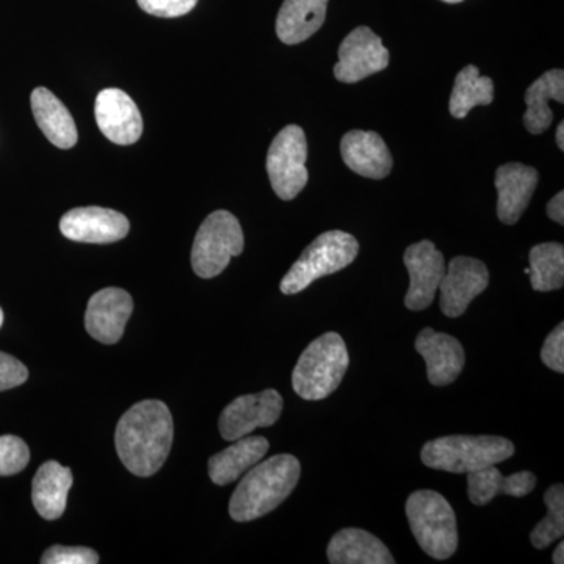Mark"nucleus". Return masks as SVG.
<instances>
[{"label": "nucleus", "mask_w": 564, "mask_h": 564, "mask_svg": "<svg viewBox=\"0 0 564 564\" xmlns=\"http://www.w3.org/2000/svg\"><path fill=\"white\" fill-rule=\"evenodd\" d=\"M514 444L502 436H445L423 445L425 466L451 474H469L507 462Z\"/></svg>", "instance_id": "obj_4"}, {"label": "nucleus", "mask_w": 564, "mask_h": 564, "mask_svg": "<svg viewBox=\"0 0 564 564\" xmlns=\"http://www.w3.org/2000/svg\"><path fill=\"white\" fill-rule=\"evenodd\" d=\"M43 564H96L99 555L90 547H69V545H52L44 552Z\"/></svg>", "instance_id": "obj_30"}, {"label": "nucleus", "mask_w": 564, "mask_h": 564, "mask_svg": "<svg viewBox=\"0 0 564 564\" xmlns=\"http://www.w3.org/2000/svg\"><path fill=\"white\" fill-rule=\"evenodd\" d=\"M131 223L120 212L104 207H77L63 215L61 231L80 243H113L124 239Z\"/></svg>", "instance_id": "obj_13"}, {"label": "nucleus", "mask_w": 564, "mask_h": 564, "mask_svg": "<svg viewBox=\"0 0 564 564\" xmlns=\"http://www.w3.org/2000/svg\"><path fill=\"white\" fill-rule=\"evenodd\" d=\"M31 462L29 445L18 436H0V477L20 474Z\"/></svg>", "instance_id": "obj_29"}, {"label": "nucleus", "mask_w": 564, "mask_h": 564, "mask_svg": "<svg viewBox=\"0 0 564 564\" xmlns=\"http://www.w3.org/2000/svg\"><path fill=\"white\" fill-rule=\"evenodd\" d=\"M488 284L489 272L484 262L466 256L452 259L440 284L441 311L445 317H462Z\"/></svg>", "instance_id": "obj_11"}, {"label": "nucleus", "mask_w": 564, "mask_h": 564, "mask_svg": "<svg viewBox=\"0 0 564 564\" xmlns=\"http://www.w3.org/2000/svg\"><path fill=\"white\" fill-rule=\"evenodd\" d=\"M329 0H284L276 18L278 39L289 46L303 43L318 32Z\"/></svg>", "instance_id": "obj_24"}, {"label": "nucleus", "mask_w": 564, "mask_h": 564, "mask_svg": "<svg viewBox=\"0 0 564 564\" xmlns=\"http://www.w3.org/2000/svg\"><path fill=\"white\" fill-rule=\"evenodd\" d=\"M556 144H558L560 150H564V124L560 122L558 129H556Z\"/></svg>", "instance_id": "obj_36"}, {"label": "nucleus", "mask_w": 564, "mask_h": 564, "mask_svg": "<svg viewBox=\"0 0 564 564\" xmlns=\"http://www.w3.org/2000/svg\"><path fill=\"white\" fill-rule=\"evenodd\" d=\"M415 350L425 359L426 375L433 386H448L462 375L466 364L463 345L451 334L422 329L415 339Z\"/></svg>", "instance_id": "obj_16"}, {"label": "nucleus", "mask_w": 564, "mask_h": 564, "mask_svg": "<svg viewBox=\"0 0 564 564\" xmlns=\"http://www.w3.org/2000/svg\"><path fill=\"white\" fill-rule=\"evenodd\" d=\"M269 448V441L263 436H245L234 441L226 451L209 459L210 480L218 486L234 484L252 466L262 462Z\"/></svg>", "instance_id": "obj_20"}, {"label": "nucleus", "mask_w": 564, "mask_h": 564, "mask_svg": "<svg viewBox=\"0 0 564 564\" xmlns=\"http://www.w3.org/2000/svg\"><path fill=\"white\" fill-rule=\"evenodd\" d=\"M544 503L547 516L530 533V541L540 551L562 540L564 534V486H551L544 494Z\"/></svg>", "instance_id": "obj_28"}, {"label": "nucleus", "mask_w": 564, "mask_h": 564, "mask_svg": "<svg viewBox=\"0 0 564 564\" xmlns=\"http://www.w3.org/2000/svg\"><path fill=\"white\" fill-rule=\"evenodd\" d=\"M530 284L533 291H558L564 285V247L540 243L530 250Z\"/></svg>", "instance_id": "obj_27"}, {"label": "nucleus", "mask_w": 564, "mask_h": 564, "mask_svg": "<svg viewBox=\"0 0 564 564\" xmlns=\"http://www.w3.org/2000/svg\"><path fill=\"white\" fill-rule=\"evenodd\" d=\"M343 161L351 172L369 180H384L392 170L388 144L377 132L350 131L340 141Z\"/></svg>", "instance_id": "obj_18"}, {"label": "nucleus", "mask_w": 564, "mask_h": 564, "mask_svg": "<svg viewBox=\"0 0 564 564\" xmlns=\"http://www.w3.org/2000/svg\"><path fill=\"white\" fill-rule=\"evenodd\" d=\"M538 181L540 176L536 170L522 163H505L497 169L496 180H494L499 193L497 215L503 225H516L521 220L522 214L532 199Z\"/></svg>", "instance_id": "obj_17"}, {"label": "nucleus", "mask_w": 564, "mask_h": 564, "mask_svg": "<svg viewBox=\"0 0 564 564\" xmlns=\"http://www.w3.org/2000/svg\"><path fill=\"white\" fill-rule=\"evenodd\" d=\"M140 9L158 18H180L191 13L198 0H137Z\"/></svg>", "instance_id": "obj_31"}, {"label": "nucleus", "mask_w": 564, "mask_h": 564, "mask_svg": "<svg viewBox=\"0 0 564 564\" xmlns=\"http://www.w3.org/2000/svg\"><path fill=\"white\" fill-rule=\"evenodd\" d=\"M28 378V367L20 359L0 351V392L24 384Z\"/></svg>", "instance_id": "obj_33"}, {"label": "nucleus", "mask_w": 564, "mask_h": 564, "mask_svg": "<svg viewBox=\"0 0 564 564\" xmlns=\"http://www.w3.org/2000/svg\"><path fill=\"white\" fill-rule=\"evenodd\" d=\"M494 101V82L481 76L477 66L469 65L459 70L451 96L452 117L463 120L477 106H489Z\"/></svg>", "instance_id": "obj_26"}, {"label": "nucleus", "mask_w": 564, "mask_h": 564, "mask_svg": "<svg viewBox=\"0 0 564 564\" xmlns=\"http://www.w3.org/2000/svg\"><path fill=\"white\" fill-rule=\"evenodd\" d=\"M534 486H536V477L529 470H521L510 477H503L502 473L497 469V464L467 474V496H469L470 502L477 507L488 505L499 494L511 497L529 496Z\"/></svg>", "instance_id": "obj_22"}, {"label": "nucleus", "mask_w": 564, "mask_h": 564, "mask_svg": "<svg viewBox=\"0 0 564 564\" xmlns=\"http://www.w3.org/2000/svg\"><path fill=\"white\" fill-rule=\"evenodd\" d=\"M173 436L169 406L159 400H144L133 404L118 422L115 445L129 473L151 477L169 458Z\"/></svg>", "instance_id": "obj_1"}, {"label": "nucleus", "mask_w": 564, "mask_h": 564, "mask_svg": "<svg viewBox=\"0 0 564 564\" xmlns=\"http://www.w3.org/2000/svg\"><path fill=\"white\" fill-rule=\"evenodd\" d=\"M133 311L132 296L118 288L96 292L88 302L85 328L93 339L111 345L120 343Z\"/></svg>", "instance_id": "obj_15"}, {"label": "nucleus", "mask_w": 564, "mask_h": 564, "mask_svg": "<svg viewBox=\"0 0 564 564\" xmlns=\"http://www.w3.org/2000/svg\"><path fill=\"white\" fill-rule=\"evenodd\" d=\"M302 466L292 455H274L247 470L229 502L234 521L250 522L272 513L299 485Z\"/></svg>", "instance_id": "obj_2"}, {"label": "nucleus", "mask_w": 564, "mask_h": 564, "mask_svg": "<svg viewBox=\"0 0 564 564\" xmlns=\"http://www.w3.org/2000/svg\"><path fill=\"white\" fill-rule=\"evenodd\" d=\"M564 102V73L563 69H552L534 80L525 93L527 111L524 124L527 131L533 135H540L551 128L554 121V111L549 102Z\"/></svg>", "instance_id": "obj_25"}, {"label": "nucleus", "mask_w": 564, "mask_h": 564, "mask_svg": "<svg viewBox=\"0 0 564 564\" xmlns=\"http://www.w3.org/2000/svg\"><path fill=\"white\" fill-rule=\"evenodd\" d=\"M389 58L380 36L369 28H358L340 44L334 76L344 84H356L388 68Z\"/></svg>", "instance_id": "obj_10"}, {"label": "nucleus", "mask_w": 564, "mask_h": 564, "mask_svg": "<svg viewBox=\"0 0 564 564\" xmlns=\"http://www.w3.org/2000/svg\"><path fill=\"white\" fill-rule=\"evenodd\" d=\"M31 102L36 124L54 147L69 150L77 143L76 122L54 93L43 87L35 88Z\"/></svg>", "instance_id": "obj_23"}, {"label": "nucleus", "mask_w": 564, "mask_h": 564, "mask_svg": "<svg viewBox=\"0 0 564 564\" xmlns=\"http://www.w3.org/2000/svg\"><path fill=\"white\" fill-rule=\"evenodd\" d=\"M282 408V397L274 389L239 397L223 410L218 421L223 440L234 443L254 430L274 425L281 417Z\"/></svg>", "instance_id": "obj_9"}, {"label": "nucleus", "mask_w": 564, "mask_h": 564, "mask_svg": "<svg viewBox=\"0 0 564 564\" xmlns=\"http://www.w3.org/2000/svg\"><path fill=\"white\" fill-rule=\"evenodd\" d=\"M359 243L351 234L328 231L318 236L292 269L282 278L281 292L295 295L310 288L314 281L334 274L350 265L358 258Z\"/></svg>", "instance_id": "obj_6"}, {"label": "nucleus", "mask_w": 564, "mask_h": 564, "mask_svg": "<svg viewBox=\"0 0 564 564\" xmlns=\"http://www.w3.org/2000/svg\"><path fill=\"white\" fill-rule=\"evenodd\" d=\"M245 237L239 220L228 210L210 214L196 232L192 267L204 280L225 272L232 258L242 254Z\"/></svg>", "instance_id": "obj_7"}, {"label": "nucleus", "mask_w": 564, "mask_h": 564, "mask_svg": "<svg viewBox=\"0 0 564 564\" xmlns=\"http://www.w3.org/2000/svg\"><path fill=\"white\" fill-rule=\"evenodd\" d=\"M347 345L337 333H326L307 345L292 373L293 391L303 400L326 399L332 395L348 370Z\"/></svg>", "instance_id": "obj_3"}, {"label": "nucleus", "mask_w": 564, "mask_h": 564, "mask_svg": "<svg viewBox=\"0 0 564 564\" xmlns=\"http://www.w3.org/2000/svg\"><path fill=\"white\" fill-rule=\"evenodd\" d=\"M95 117L99 131L111 143L128 147L139 141L143 133V118L128 93L107 88L99 93L95 104Z\"/></svg>", "instance_id": "obj_14"}, {"label": "nucleus", "mask_w": 564, "mask_h": 564, "mask_svg": "<svg viewBox=\"0 0 564 564\" xmlns=\"http://www.w3.org/2000/svg\"><path fill=\"white\" fill-rule=\"evenodd\" d=\"M403 262L410 273L404 306L410 311L426 310L432 306L445 274L444 254L430 240H422L408 247Z\"/></svg>", "instance_id": "obj_12"}, {"label": "nucleus", "mask_w": 564, "mask_h": 564, "mask_svg": "<svg viewBox=\"0 0 564 564\" xmlns=\"http://www.w3.org/2000/svg\"><path fill=\"white\" fill-rule=\"evenodd\" d=\"M328 562L332 564H393L383 541L361 529H344L329 541Z\"/></svg>", "instance_id": "obj_21"}, {"label": "nucleus", "mask_w": 564, "mask_h": 564, "mask_svg": "<svg viewBox=\"0 0 564 564\" xmlns=\"http://www.w3.org/2000/svg\"><path fill=\"white\" fill-rule=\"evenodd\" d=\"M406 516L411 532L422 551L447 560L458 549V527L452 505L440 492L423 489L408 497Z\"/></svg>", "instance_id": "obj_5"}, {"label": "nucleus", "mask_w": 564, "mask_h": 564, "mask_svg": "<svg viewBox=\"0 0 564 564\" xmlns=\"http://www.w3.org/2000/svg\"><path fill=\"white\" fill-rule=\"evenodd\" d=\"M554 564H563L564 563V544L560 541L558 545H556L554 551V560H552Z\"/></svg>", "instance_id": "obj_35"}, {"label": "nucleus", "mask_w": 564, "mask_h": 564, "mask_svg": "<svg viewBox=\"0 0 564 564\" xmlns=\"http://www.w3.org/2000/svg\"><path fill=\"white\" fill-rule=\"evenodd\" d=\"M541 361L555 370V372H564V325L560 323L558 326L549 334L547 339L541 348Z\"/></svg>", "instance_id": "obj_32"}, {"label": "nucleus", "mask_w": 564, "mask_h": 564, "mask_svg": "<svg viewBox=\"0 0 564 564\" xmlns=\"http://www.w3.org/2000/svg\"><path fill=\"white\" fill-rule=\"evenodd\" d=\"M73 486V473L61 463L47 462L33 477L32 502L36 513L46 521L62 518L68 503V492Z\"/></svg>", "instance_id": "obj_19"}, {"label": "nucleus", "mask_w": 564, "mask_h": 564, "mask_svg": "<svg viewBox=\"0 0 564 564\" xmlns=\"http://www.w3.org/2000/svg\"><path fill=\"white\" fill-rule=\"evenodd\" d=\"M445 3H459L463 2V0H443Z\"/></svg>", "instance_id": "obj_37"}, {"label": "nucleus", "mask_w": 564, "mask_h": 564, "mask_svg": "<svg viewBox=\"0 0 564 564\" xmlns=\"http://www.w3.org/2000/svg\"><path fill=\"white\" fill-rule=\"evenodd\" d=\"M307 141L300 126H285L270 144L267 173L274 193L284 202L300 195L310 181L306 166Z\"/></svg>", "instance_id": "obj_8"}, {"label": "nucleus", "mask_w": 564, "mask_h": 564, "mask_svg": "<svg viewBox=\"0 0 564 564\" xmlns=\"http://www.w3.org/2000/svg\"><path fill=\"white\" fill-rule=\"evenodd\" d=\"M3 325V313L2 310H0V326Z\"/></svg>", "instance_id": "obj_38"}, {"label": "nucleus", "mask_w": 564, "mask_h": 564, "mask_svg": "<svg viewBox=\"0 0 564 564\" xmlns=\"http://www.w3.org/2000/svg\"><path fill=\"white\" fill-rule=\"evenodd\" d=\"M547 215L552 221L564 225V193H556L547 204Z\"/></svg>", "instance_id": "obj_34"}]
</instances>
